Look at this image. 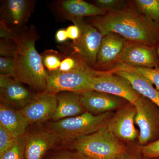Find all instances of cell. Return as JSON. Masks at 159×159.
I'll use <instances>...</instances> for the list:
<instances>
[{
	"label": "cell",
	"mask_w": 159,
	"mask_h": 159,
	"mask_svg": "<svg viewBox=\"0 0 159 159\" xmlns=\"http://www.w3.org/2000/svg\"><path fill=\"white\" fill-rule=\"evenodd\" d=\"M90 24L103 36L116 33L128 42L154 48L159 43V25L140 13L134 4L129 3L120 11L95 16Z\"/></svg>",
	"instance_id": "6da1fadb"
},
{
	"label": "cell",
	"mask_w": 159,
	"mask_h": 159,
	"mask_svg": "<svg viewBox=\"0 0 159 159\" xmlns=\"http://www.w3.org/2000/svg\"><path fill=\"white\" fill-rule=\"evenodd\" d=\"M33 25L14 31L11 39L16 45L14 78L27 84L37 93L47 90L49 74L44 67L41 54L35 48L39 38Z\"/></svg>",
	"instance_id": "7a4b0ae2"
},
{
	"label": "cell",
	"mask_w": 159,
	"mask_h": 159,
	"mask_svg": "<svg viewBox=\"0 0 159 159\" xmlns=\"http://www.w3.org/2000/svg\"><path fill=\"white\" fill-rule=\"evenodd\" d=\"M71 142L72 148L84 159H118L127 150L107 126Z\"/></svg>",
	"instance_id": "3957f363"
},
{
	"label": "cell",
	"mask_w": 159,
	"mask_h": 159,
	"mask_svg": "<svg viewBox=\"0 0 159 159\" xmlns=\"http://www.w3.org/2000/svg\"><path fill=\"white\" fill-rule=\"evenodd\" d=\"M111 112L94 115L86 111L80 116L49 123L48 129L55 134L61 141L72 142L106 127L113 116Z\"/></svg>",
	"instance_id": "277c9868"
},
{
	"label": "cell",
	"mask_w": 159,
	"mask_h": 159,
	"mask_svg": "<svg viewBox=\"0 0 159 159\" xmlns=\"http://www.w3.org/2000/svg\"><path fill=\"white\" fill-rule=\"evenodd\" d=\"M97 72L86 66L71 72L58 71L49 74L46 91L54 94L63 92L80 93L86 91L89 83Z\"/></svg>",
	"instance_id": "5b68a950"
},
{
	"label": "cell",
	"mask_w": 159,
	"mask_h": 159,
	"mask_svg": "<svg viewBox=\"0 0 159 159\" xmlns=\"http://www.w3.org/2000/svg\"><path fill=\"white\" fill-rule=\"evenodd\" d=\"M137 113L134 123L139 129V144L144 146L159 139V108L149 99L141 96L134 105Z\"/></svg>",
	"instance_id": "8992f818"
},
{
	"label": "cell",
	"mask_w": 159,
	"mask_h": 159,
	"mask_svg": "<svg viewBox=\"0 0 159 159\" xmlns=\"http://www.w3.org/2000/svg\"><path fill=\"white\" fill-rule=\"evenodd\" d=\"M114 95L134 105L141 97L127 80L108 71H98L89 83L87 91Z\"/></svg>",
	"instance_id": "52a82bcc"
},
{
	"label": "cell",
	"mask_w": 159,
	"mask_h": 159,
	"mask_svg": "<svg viewBox=\"0 0 159 159\" xmlns=\"http://www.w3.org/2000/svg\"><path fill=\"white\" fill-rule=\"evenodd\" d=\"M74 24L80 29V36L72 43L71 49L80 56L91 68L96 70L97 54L102 42L103 35L98 29L84 19L72 20Z\"/></svg>",
	"instance_id": "ba28073f"
},
{
	"label": "cell",
	"mask_w": 159,
	"mask_h": 159,
	"mask_svg": "<svg viewBox=\"0 0 159 159\" xmlns=\"http://www.w3.org/2000/svg\"><path fill=\"white\" fill-rule=\"evenodd\" d=\"M35 4L33 0L1 1L0 21L14 31L24 29L34 11Z\"/></svg>",
	"instance_id": "9c48e42d"
},
{
	"label": "cell",
	"mask_w": 159,
	"mask_h": 159,
	"mask_svg": "<svg viewBox=\"0 0 159 159\" xmlns=\"http://www.w3.org/2000/svg\"><path fill=\"white\" fill-rule=\"evenodd\" d=\"M137 111L134 104L128 103L119 108L110 119L107 128L122 141L132 142L139 137V131L134 125Z\"/></svg>",
	"instance_id": "30bf717a"
},
{
	"label": "cell",
	"mask_w": 159,
	"mask_h": 159,
	"mask_svg": "<svg viewBox=\"0 0 159 159\" xmlns=\"http://www.w3.org/2000/svg\"><path fill=\"white\" fill-rule=\"evenodd\" d=\"M35 94L14 77L0 75L1 102L21 110L29 104Z\"/></svg>",
	"instance_id": "8fae6325"
},
{
	"label": "cell",
	"mask_w": 159,
	"mask_h": 159,
	"mask_svg": "<svg viewBox=\"0 0 159 159\" xmlns=\"http://www.w3.org/2000/svg\"><path fill=\"white\" fill-rule=\"evenodd\" d=\"M57 105L56 94L46 91L35 94L29 104L20 111L30 124L52 119Z\"/></svg>",
	"instance_id": "7c38bea8"
},
{
	"label": "cell",
	"mask_w": 159,
	"mask_h": 159,
	"mask_svg": "<svg viewBox=\"0 0 159 159\" xmlns=\"http://www.w3.org/2000/svg\"><path fill=\"white\" fill-rule=\"evenodd\" d=\"M116 64L133 67H159L155 48L128 42Z\"/></svg>",
	"instance_id": "4fadbf2b"
},
{
	"label": "cell",
	"mask_w": 159,
	"mask_h": 159,
	"mask_svg": "<svg viewBox=\"0 0 159 159\" xmlns=\"http://www.w3.org/2000/svg\"><path fill=\"white\" fill-rule=\"evenodd\" d=\"M127 43L126 40L116 33H110L103 36L97 54L96 70H110L116 64Z\"/></svg>",
	"instance_id": "5bb4252c"
},
{
	"label": "cell",
	"mask_w": 159,
	"mask_h": 159,
	"mask_svg": "<svg viewBox=\"0 0 159 159\" xmlns=\"http://www.w3.org/2000/svg\"><path fill=\"white\" fill-rule=\"evenodd\" d=\"M80 96L86 111L94 115H101L121 108L127 101L117 96L96 91H84L80 93Z\"/></svg>",
	"instance_id": "9a60e30c"
},
{
	"label": "cell",
	"mask_w": 159,
	"mask_h": 159,
	"mask_svg": "<svg viewBox=\"0 0 159 159\" xmlns=\"http://www.w3.org/2000/svg\"><path fill=\"white\" fill-rule=\"evenodd\" d=\"M25 159H42L46 152L61 141L48 130L35 131L24 135Z\"/></svg>",
	"instance_id": "2e32d148"
},
{
	"label": "cell",
	"mask_w": 159,
	"mask_h": 159,
	"mask_svg": "<svg viewBox=\"0 0 159 159\" xmlns=\"http://www.w3.org/2000/svg\"><path fill=\"white\" fill-rule=\"evenodd\" d=\"M60 12L70 20L84 19L87 16L104 15L107 12L94 4L83 0H63L57 4Z\"/></svg>",
	"instance_id": "e0dca14e"
},
{
	"label": "cell",
	"mask_w": 159,
	"mask_h": 159,
	"mask_svg": "<svg viewBox=\"0 0 159 159\" xmlns=\"http://www.w3.org/2000/svg\"><path fill=\"white\" fill-rule=\"evenodd\" d=\"M29 124L21 112L6 103L0 104V125L12 137L24 136Z\"/></svg>",
	"instance_id": "ac0fdd59"
},
{
	"label": "cell",
	"mask_w": 159,
	"mask_h": 159,
	"mask_svg": "<svg viewBox=\"0 0 159 159\" xmlns=\"http://www.w3.org/2000/svg\"><path fill=\"white\" fill-rule=\"evenodd\" d=\"M56 95L57 107L52 118L54 121L77 116L86 111L80 100V93L63 92Z\"/></svg>",
	"instance_id": "d6986e66"
},
{
	"label": "cell",
	"mask_w": 159,
	"mask_h": 159,
	"mask_svg": "<svg viewBox=\"0 0 159 159\" xmlns=\"http://www.w3.org/2000/svg\"><path fill=\"white\" fill-rule=\"evenodd\" d=\"M108 72L127 80L135 90L141 96L154 102L159 108V91L154 87L152 83L146 77L133 71L125 70Z\"/></svg>",
	"instance_id": "ffe728a7"
},
{
	"label": "cell",
	"mask_w": 159,
	"mask_h": 159,
	"mask_svg": "<svg viewBox=\"0 0 159 159\" xmlns=\"http://www.w3.org/2000/svg\"><path fill=\"white\" fill-rule=\"evenodd\" d=\"M133 3L140 13L159 25V0H135Z\"/></svg>",
	"instance_id": "44dd1931"
},
{
	"label": "cell",
	"mask_w": 159,
	"mask_h": 159,
	"mask_svg": "<svg viewBox=\"0 0 159 159\" xmlns=\"http://www.w3.org/2000/svg\"><path fill=\"white\" fill-rule=\"evenodd\" d=\"M125 70L133 71L144 76L152 83L156 86V88L159 91V67L155 68H147L133 67L121 64H116L110 70V71Z\"/></svg>",
	"instance_id": "7402d4cb"
},
{
	"label": "cell",
	"mask_w": 159,
	"mask_h": 159,
	"mask_svg": "<svg viewBox=\"0 0 159 159\" xmlns=\"http://www.w3.org/2000/svg\"><path fill=\"white\" fill-rule=\"evenodd\" d=\"M41 55L44 67L49 74L59 71L61 64L63 58L62 53H59L51 49L46 50Z\"/></svg>",
	"instance_id": "603a6c76"
},
{
	"label": "cell",
	"mask_w": 159,
	"mask_h": 159,
	"mask_svg": "<svg viewBox=\"0 0 159 159\" xmlns=\"http://www.w3.org/2000/svg\"><path fill=\"white\" fill-rule=\"evenodd\" d=\"M0 159H25L24 136L19 138L11 148L0 156Z\"/></svg>",
	"instance_id": "cb8c5ba5"
},
{
	"label": "cell",
	"mask_w": 159,
	"mask_h": 159,
	"mask_svg": "<svg viewBox=\"0 0 159 159\" xmlns=\"http://www.w3.org/2000/svg\"><path fill=\"white\" fill-rule=\"evenodd\" d=\"M94 5L107 13H113L121 11L125 9L129 2L122 0H96L94 1Z\"/></svg>",
	"instance_id": "d4e9b609"
},
{
	"label": "cell",
	"mask_w": 159,
	"mask_h": 159,
	"mask_svg": "<svg viewBox=\"0 0 159 159\" xmlns=\"http://www.w3.org/2000/svg\"><path fill=\"white\" fill-rule=\"evenodd\" d=\"M16 45L13 40L1 38L0 55L1 57H9L15 59L16 54Z\"/></svg>",
	"instance_id": "484cf974"
},
{
	"label": "cell",
	"mask_w": 159,
	"mask_h": 159,
	"mask_svg": "<svg viewBox=\"0 0 159 159\" xmlns=\"http://www.w3.org/2000/svg\"><path fill=\"white\" fill-rule=\"evenodd\" d=\"M18 139L12 137L2 125H0V156L11 148Z\"/></svg>",
	"instance_id": "4316f807"
},
{
	"label": "cell",
	"mask_w": 159,
	"mask_h": 159,
	"mask_svg": "<svg viewBox=\"0 0 159 159\" xmlns=\"http://www.w3.org/2000/svg\"><path fill=\"white\" fill-rule=\"evenodd\" d=\"M15 74V59L9 57H0V75L14 77Z\"/></svg>",
	"instance_id": "83f0119b"
},
{
	"label": "cell",
	"mask_w": 159,
	"mask_h": 159,
	"mask_svg": "<svg viewBox=\"0 0 159 159\" xmlns=\"http://www.w3.org/2000/svg\"><path fill=\"white\" fill-rule=\"evenodd\" d=\"M141 152L148 159L159 158V139L148 145L141 146Z\"/></svg>",
	"instance_id": "f1b7e54d"
},
{
	"label": "cell",
	"mask_w": 159,
	"mask_h": 159,
	"mask_svg": "<svg viewBox=\"0 0 159 159\" xmlns=\"http://www.w3.org/2000/svg\"><path fill=\"white\" fill-rule=\"evenodd\" d=\"M68 37L69 39L72 40L73 42L76 41L79 39L80 36V29L77 25H74L68 26L66 29Z\"/></svg>",
	"instance_id": "f546056e"
},
{
	"label": "cell",
	"mask_w": 159,
	"mask_h": 159,
	"mask_svg": "<svg viewBox=\"0 0 159 159\" xmlns=\"http://www.w3.org/2000/svg\"><path fill=\"white\" fill-rule=\"evenodd\" d=\"M55 40L58 43L65 42L68 39L66 29H61L56 32L55 34Z\"/></svg>",
	"instance_id": "4dcf8cb0"
},
{
	"label": "cell",
	"mask_w": 159,
	"mask_h": 159,
	"mask_svg": "<svg viewBox=\"0 0 159 159\" xmlns=\"http://www.w3.org/2000/svg\"><path fill=\"white\" fill-rule=\"evenodd\" d=\"M50 159H80L77 157L70 153H62L54 156Z\"/></svg>",
	"instance_id": "1f68e13d"
},
{
	"label": "cell",
	"mask_w": 159,
	"mask_h": 159,
	"mask_svg": "<svg viewBox=\"0 0 159 159\" xmlns=\"http://www.w3.org/2000/svg\"><path fill=\"white\" fill-rule=\"evenodd\" d=\"M118 159H142L134 154L126 151Z\"/></svg>",
	"instance_id": "d6a6232c"
},
{
	"label": "cell",
	"mask_w": 159,
	"mask_h": 159,
	"mask_svg": "<svg viewBox=\"0 0 159 159\" xmlns=\"http://www.w3.org/2000/svg\"><path fill=\"white\" fill-rule=\"evenodd\" d=\"M156 52L157 58L158 61L159 65V43L155 47Z\"/></svg>",
	"instance_id": "836d02e7"
}]
</instances>
